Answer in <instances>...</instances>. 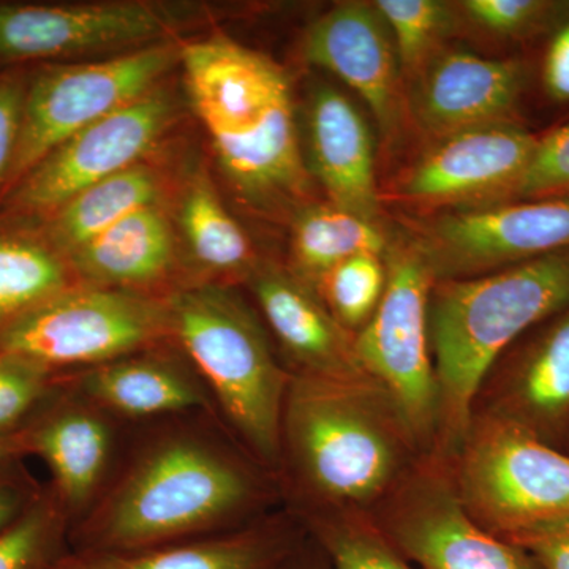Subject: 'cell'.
<instances>
[{
	"label": "cell",
	"instance_id": "6da1fadb",
	"mask_svg": "<svg viewBox=\"0 0 569 569\" xmlns=\"http://www.w3.org/2000/svg\"><path fill=\"white\" fill-rule=\"evenodd\" d=\"M283 508L279 479L216 413L130 426L121 462L70 550H134L242 529Z\"/></svg>",
	"mask_w": 569,
	"mask_h": 569
},
{
	"label": "cell",
	"instance_id": "7a4b0ae2",
	"mask_svg": "<svg viewBox=\"0 0 569 569\" xmlns=\"http://www.w3.org/2000/svg\"><path fill=\"white\" fill-rule=\"evenodd\" d=\"M421 459L395 403L370 378H291L277 479L295 516H370Z\"/></svg>",
	"mask_w": 569,
	"mask_h": 569
},
{
	"label": "cell",
	"instance_id": "3957f363",
	"mask_svg": "<svg viewBox=\"0 0 569 569\" xmlns=\"http://www.w3.org/2000/svg\"><path fill=\"white\" fill-rule=\"evenodd\" d=\"M179 67L217 163L239 198L260 212L306 204L312 178L282 67L223 36L181 43Z\"/></svg>",
	"mask_w": 569,
	"mask_h": 569
},
{
	"label": "cell",
	"instance_id": "277c9868",
	"mask_svg": "<svg viewBox=\"0 0 569 569\" xmlns=\"http://www.w3.org/2000/svg\"><path fill=\"white\" fill-rule=\"evenodd\" d=\"M569 307V249L433 283L427 306L438 385L437 458L458 451L486 380L520 337Z\"/></svg>",
	"mask_w": 569,
	"mask_h": 569
},
{
	"label": "cell",
	"instance_id": "5b68a950",
	"mask_svg": "<svg viewBox=\"0 0 569 569\" xmlns=\"http://www.w3.org/2000/svg\"><path fill=\"white\" fill-rule=\"evenodd\" d=\"M170 339L211 396L217 417L277 478L291 373L252 302L234 284L186 283L167 296Z\"/></svg>",
	"mask_w": 569,
	"mask_h": 569
},
{
	"label": "cell",
	"instance_id": "8992f818",
	"mask_svg": "<svg viewBox=\"0 0 569 569\" xmlns=\"http://www.w3.org/2000/svg\"><path fill=\"white\" fill-rule=\"evenodd\" d=\"M468 515L501 538L569 519V455L492 415L473 413L445 460Z\"/></svg>",
	"mask_w": 569,
	"mask_h": 569
},
{
	"label": "cell",
	"instance_id": "52a82bcc",
	"mask_svg": "<svg viewBox=\"0 0 569 569\" xmlns=\"http://www.w3.org/2000/svg\"><path fill=\"white\" fill-rule=\"evenodd\" d=\"M167 340V296L78 283L10 326L0 351L63 376Z\"/></svg>",
	"mask_w": 569,
	"mask_h": 569
},
{
	"label": "cell",
	"instance_id": "ba28073f",
	"mask_svg": "<svg viewBox=\"0 0 569 569\" xmlns=\"http://www.w3.org/2000/svg\"><path fill=\"white\" fill-rule=\"evenodd\" d=\"M179 41H162L96 61L56 63L29 77L3 193L61 142L162 86L179 67Z\"/></svg>",
	"mask_w": 569,
	"mask_h": 569
},
{
	"label": "cell",
	"instance_id": "9c48e42d",
	"mask_svg": "<svg viewBox=\"0 0 569 569\" xmlns=\"http://www.w3.org/2000/svg\"><path fill=\"white\" fill-rule=\"evenodd\" d=\"M383 299L355 336L367 378L391 399L425 458L437 455L440 402L430 351L427 306L433 277L413 247L389 249Z\"/></svg>",
	"mask_w": 569,
	"mask_h": 569
},
{
	"label": "cell",
	"instance_id": "30bf717a",
	"mask_svg": "<svg viewBox=\"0 0 569 569\" xmlns=\"http://www.w3.org/2000/svg\"><path fill=\"white\" fill-rule=\"evenodd\" d=\"M370 518L419 569H542L529 550L468 515L437 456L419 460Z\"/></svg>",
	"mask_w": 569,
	"mask_h": 569
},
{
	"label": "cell",
	"instance_id": "8fae6325",
	"mask_svg": "<svg viewBox=\"0 0 569 569\" xmlns=\"http://www.w3.org/2000/svg\"><path fill=\"white\" fill-rule=\"evenodd\" d=\"M181 103L162 84L86 127L44 156L6 193L7 212L44 217L82 190L148 160L178 122Z\"/></svg>",
	"mask_w": 569,
	"mask_h": 569
},
{
	"label": "cell",
	"instance_id": "7c38bea8",
	"mask_svg": "<svg viewBox=\"0 0 569 569\" xmlns=\"http://www.w3.org/2000/svg\"><path fill=\"white\" fill-rule=\"evenodd\" d=\"M193 20H198L197 7L142 0L0 6V59L50 61L122 54L174 40L176 31Z\"/></svg>",
	"mask_w": 569,
	"mask_h": 569
},
{
	"label": "cell",
	"instance_id": "4fadbf2b",
	"mask_svg": "<svg viewBox=\"0 0 569 569\" xmlns=\"http://www.w3.org/2000/svg\"><path fill=\"white\" fill-rule=\"evenodd\" d=\"M436 282L489 274L569 249V200L508 201L441 213L413 247Z\"/></svg>",
	"mask_w": 569,
	"mask_h": 569
},
{
	"label": "cell",
	"instance_id": "5bb4252c",
	"mask_svg": "<svg viewBox=\"0 0 569 569\" xmlns=\"http://www.w3.org/2000/svg\"><path fill=\"white\" fill-rule=\"evenodd\" d=\"M129 432L130 426L62 383L58 395L21 430L26 455L39 456L50 470V492L70 529L110 486Z\"/></svg>",
	"mask_w": 569,
	"mask_h": 569
},
{
	"label": "cell",
	"instance_id": "9a60e30c",
	"mask_svg": "<svg viewBox=\"0 0 569 569\" xmlns=\"http://www.w3.org/2000/svg\"><path fill=\"white\" fill-rule=\"evenodd\" d=\"M537 134L518 123L440 138L400 182L403 200L456 209L508 203L529 168Z\"/></svg>",
	"mask_w": 569,
	"mask_h": 569
},
{
	"label": "cell",
	"instance_id": "2e32d148",
	"mask_svg": "<svg viewBox=\"0 0 569 569\" xmlns=\"http://www.w3.org/2000/svg\"><path fill=\"white\" fill-rule=\"evenodd\" d=\"M244 284L291 377L367 378L356 356L355 336L288 266L260 261Z\"/></svg>",
	"mask_w": 569,
	"mask_h": 569
},
{
	"label": "cell",
	"instance_id": "e0dca14e",
	"mask_svg": "<svg viewBox=\"0 0 569 569\" xmlns=\"http://www.w3.org/2000/svg\"><path fill=\"white\" fill-rule=\"evenodd\" d=\"M61 383L127 426L197 411L217 415L203 380L171 339L91 369L63 373Z\"/></svg>",
	"mask_w": 569,
	"mask_h": 569
},
{
	"label": "cell",
	"instance_id": "ac0fdd59",
	"mask_svg": "<svg viewBox=\"0 0 569 569\" xmlns=\"http://www.w3.org/2000/svg\"><path fill=\"white\" fill-rule=\"evenodd\" d=\"M306 61L336 74L367 104L391 138L400 123V62L395 40L376 6L340 3L310 24Z\"/></svg>",
	"mask_w": 569,
	"mask_h": 569
},
{
	"label": "cell",
	"instance_id": "d6986e66",
	"mask_svg": "<svg viewBox=\"0 0 569 569\" xmlns=\"http://www.w3.org/2000/svg\"><path fill=\"white\" fill-rule=\"evenodd\" d=\"M527 70L516 59H490L475 52H438L411 96V110L427 132L440 138L515 123Z\"/></svg>",
	"mask_w": 569,
	"mask_h": 569
},
{
	"label": "cell",
	"instance_id": "ffe728a7",
	"mask_svg": "<svg viewBox=\"0 0 569 569\" xmlns=\"http://www.w3.org/2000/svg\"><path fill=\"white\" fill-rule=\"evenodd\" d=\"M299 121L307 171L323 187L329 203L378 222L376 152L362 112L335 86L316 82Z\"/></svg>",
	"mask_w": 569,
	"mask_h": 569
},
{
	"label": "cell",
	"instance_id": "44dd1931",
	"mask_svg": "<svg viewBox=\"0 0 569 569\" xmlns=\"http://www.w3.org/2000/svg\"><path fill=\"white\" fill-rule=\"evenodd\" d=\"M527 336L477 411L561 449L569 438V307Z\"/></svg>",
	"mask_w": 569,
	"mask_h": 569
},
{
	"label": "cell",
	"instance_id": "7402d4cb",
	"mask_svg": "<svg viewBox=\"0 0 569 569\" xmlns=\"http://www.w3.org/2000/svg\"><path fill=\"white\" fill-rule=\"evenodd\" d=\"M307 537L287 508L242 529L134 550H67L51 569H272Z\"/></svg>",
	"mask_w": 569,
	"mask_h": 569
},
{
	"label": "cell",
	"instance_id": "603a6c76",
	"mask_svg": "<svg viewBox=\"0 0 569 569\" xmlns=\"http://www.w3.org/2000/svg\"><path fill=\"white\" fill-rule=\"evenodd\" d=\"M82 284L168 296L182 283L178 234L163 203L148 206L71 252Z\"/></svg>",
	"mask_w": 569,
	"mask_h": 569
},
{
	"label": "cell",
	"instance_id": "cb8c5ba5",
	"mask_svg": "<svg viewBox=\"0 0 569 569\" xmlns=\"http://www.w3.org/2000/svg\"><path fill=\"white\" fill-rule=\"evenodd\" d=\"M176 224L183 247L182 283H246L260 263L242 224L200 164L179 190ZM179 284V287H181Z\"/></svg>",
	"mask_w": 569,
	"mask_h": 569
},
{
	"label": "cell",
	"instance_id": "d4e9b609",
	"mask_svg": "<svg viewBox=\"0 0 569 569\" xmlns=\"http://www.w3.org/2000/svg\"><path fill=\"white\" fill-rule=\"evenodd\" d=\"M167 189L163 171L144 160L71 198L44 217L40 233L67 258L130 213L163 203Z\"/></svg>",
	"mask_w": 569,
	"mask_h": 569
},
{
	"label": "cell",
	"instance_id": "484cf974",
	"mask_svg": "<svg viewBox=\"0 0 569 569\" xmlns=\"http://www.w3.org/2000/svg\"><path fill=\"white\" fill-rule=\"evenodd\" d=\"M387 233L378 222L362 219L332 203H306L293 212L290 264L296 277L318 293L325 277L356 254L387 257Z\"/></svg>",
	"mask_w": 569,
	"mask_h": 569
},
{
	"label": "cell",
	"instance_id": "4316f807",
	"mask_svg": "<svg viewBox=\"0 0 569 569\" xmlns=\"http://www.w3.org/2000/svg\"><path fill=\"white\" fill-rule=\"evenodd\" d=\"M78 283L66 254L40 231H0V336Z\"/></svg>",
	"mask_w": 569,
	"mask_h": 569
},
{
	"label": "cell",
	"instance_id": "83f0119b",
	"mask_svg": "<svg viewBox=\"0 0 569 569\" xmlns=\"http://www.w3.org/2000/svg\"><path fill=\"white\" fill-rule=\"evenodd\" d=\"M296 518L323 550L331 569H419L391 545L369 515L318 512Z\"/></svg>",
	"mask_w": 569,
	"mask_h": 569
},
{
	"label": "cell",
	"instance_id": "f1b7e54d",
	"mask_svg": "<svg viewBox=\"0 0 569 569\" xmlns=\"http://www.w3.org/2000/svg\"><path fill=\"white\" fill-rule=\"evenodd\" d=\"M70 522L50 490L0 533V569H50L69 550Z\"/></svg>",
	"mask_w": 569,
	"mask_h": 569
},
{
	"label": "cell",
	"instance_id": "f546056e",
	"mask_svg": "<svg viewBox=\"0 0 569 569\" xmlns=\"http://www.w3.org/2000/svg\"><path fill=\"white\" fill-rule=\"evenodd\" d=\"M387 282L383 254L361 253L332 269L318 287V295L337 323L356 336L380 307Z\"/></svg>",
	"mask_w": 569,
	"mask_h": 569
},
{
	"label": "cell",
	"instance_id": "4dcf8cb0",
	"mask_svg": "<svg viewBox=\"0 0 569 569\" xmlns=\"http://www.w3.org/2000/svg\"><path fill=\"white\" fill-rule=\"evenodd\" d=\"M378 13L395 40L400 69L419 73L451 29V13L437 0H377Z\"/></svg>",
	"mask_w": 569,
	"mask_h": 569
},
{
	"label": "cell",
	"instance_id": "1f68e13d",
	"mask_svg": "<svg viewBox=\"0 0 569 569\" xmlns=\"http://www.w3.org/2000/svg\"><path fill=\"white\" fill-rule=\"evenodd\" d=\"M61 389V376L0 351V438L18 436Z\"/></svg>",
	"mask_w": 569,
	"mask_h": 569
},
{
	"label": "cell",
	"instance_id": "d6a6232c",
	"mask_svg": "<svg viewBox=\"0 0 569 569\" xmlns=\"http://www.w3.org/2000/svg\"><path fill=\"white\" fill-rule=\"evenodd\" d=\"M569 200V123L538 137L529 168L511 201Z\"/></svg>",
	"mask_w": 569,
	"mask_h": 569
},
{
	"label": "cell",
	"instance_id": "836d02e7",
	"mask_svg": "<svg viewBox=\"0 0 569 569\" xmlns=\"http://www.w3.org/2000/svg\"><path fill=\"white\" fill-rule=\"evenodd\" d=\"M462 9L486 31L519 37L533 31L549 18L552 3L541 0H467Z\"/></svg>",
	"mask_w": 569,
	"mask_h": 569
},
{
	"label": "cell",
	"instance_id": "e575fe53",
	"mask_svg": "<svg viewBox=\"0 0 569 569\" xmlns=\"http://www.w3.org/2000/svg\"><path fill=\"white\" fill-rule=\"evenodd\" d=\"M28 81V74L22 71L0 74V192H6L17 152Z\"/></svg>",
	"mask_w": 569,
	"mask_h": 569
},
{
	"label": "cell",
	"instance_id": "d590c367",
	"mask_svg": "<svg viewBox=\"0 0 569 569\" xmlns=\"http://www.w3.org/2000/svg\"><path fill=\"white\" fill-rule=\"evenodd\" d=\"M507 539L529 550L542 569H569V519L520 531Z\"/></svg>",
	"mask_w": 569,
	"mask_h": 569
},
{
	"label": "cell",
	"instance_id": "8d00e7d4",
	"mask_svg": "<svg viewBox=\"0 0 569 569\" xmlns=\"http://www.w3.org/2000/svg\"><path fill=\"white\" fill-rule=\"evenodd\" d=\"M542 82L553 102L569 103V21L563 22L549 41Z\"/></svg>",
	"mask_w": 569,
	"mask_h": 569
},
{
	"label": "cell",
	"instance_id": "74e56055",
	"mask_svg": "<svg viewBox=\"0 0 569 569\" xmlns=\"http://www.w3.org/2000/svg\"><path fill=\"white\" fill-rule=\"evenodd\" d=\"M40 493L41 490L14 475L11 467L0 470V533L20 518Z\"/></svg>",
	"mask_w": 569,
	"mask_h": 569
},
{
	"label": "cell",
	"instance_id": "f35d334b",
	"mask_svg": "<svg viewBox=\"0 0 569 569\" xmlns=\"http://www.w3.org/2000/svg\"><path fill=\"white\" fill-rule=\"evenodd\" d=\"M307 531V530H306ZM272 569H331L326 560L323 550L307 533L305 541Z\"/></svg>",
	"mask_w": 569,
	"mask_h": 569
},
{
	"label": "cell",
	"instance_id": "ab89813d",
	"mask_svg": "<svg viewBox=\"0 0 569 569\" xmlns=\"http://www.w3.org/2000/svg\"><path fill=\"white\" fill-rule=\"evenodd\" d=\"M22 456H26V451L22 447L20 433L13 437L0 438V470L13 466Z\"/></svg>",
	"mask_w": 569,
	"mask_h": 569
},
{
	"label": "cell",
	"instance_id": "60d3db41",
	"mask_svg": "<svg viewBox=\"0 0 569 569\" xmlns=\"http://www.w3.org/2000/svg\"><path fill=\"white\" fill-rule=\"evenodd\" d=\"M51 569V568H50Z\"/></svg>",
	"mask_w": 569,
	"mask_h": 569
}]
</instances>
